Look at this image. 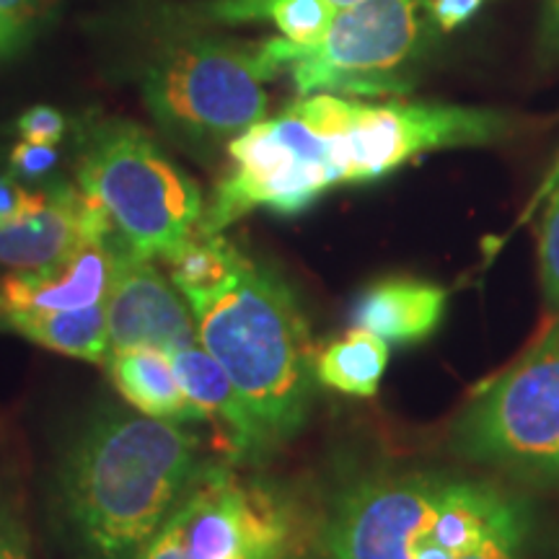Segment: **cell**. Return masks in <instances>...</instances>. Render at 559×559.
<instances>
[{
    "mask_svg": "<svg viewBox=\"0 0 559 559\" xmlns=\"http://www.w3.org/2000/svg\"><path fill=\"white\" fill-rule=\"evenodd\" d=\"M187 304L200 345L239 391L262 456L296 438L319 381L309 321L285 277L249 260L226 288Z\"/></svg>",
    "mask_w": 559,
    "mask_h": 559,
    "instance_id": "obj_2",
    "label": "cell"
},
{
    "mask_svg": "<svg viewBox=\"0 0 559 559\" xmlns=\"http://www.w3.org/2000/svg\"><path fill=\"white\" fill-rule=\"evenodd\" d=\"M0 330H5V300L0 296Z\"/></svg>",
    "mask_w": 559,
    "mask_h": 559,
    "instance_id": "obj_33",
    "label": "cell"
},
{
    "mask_svg": "<svg viewBox=\"0 0 559 559\" xmlns=\"http://www.w3.org/2000/svg\"><path fill=\"white\" fill-rule=\"evenodd\" d=\"M79 187L109 215L132 254L160 262L200 226L205 200L138 124H94L79 151Z\"/></svg>",
    "mask_w": 559,
    "mask_h": 559,
    "instance_id": "obj_5",
    "label": "cell"
},
{
    "mask_svg": "<svg viewBox=\"0 0 559 559\" xmlns=\"http://www.w3.org/2000/svg\"><path fill=\"white\" fill-rule=\"evenodd\" d=\"M111 230L109 215L81 187L55 185L37 213L0 226V264L13 270L47 267Z\"/></svg>",
    "mask_w": 559,
    "mask_h": 559,
    "instance_id": "obj_13",
    "label": "cell"
},
{
    "mask_svg": "<svg viewBox=\"0 0 559 559\" xmlns=\"http://www.w3.org/2000/svg\"><path fill=\"white\" fill-rule=\"evenodd\" d=\"M5 330L68 358L96 366L109 358L107 304L58 313H5Z\"/></svg>",
    "mask_w": 559,
    "mask_h": 559,
    "instance_id": "obj_17",
    "label": "cell"
},
{
    "mask_svg": "<svg viewBox=\"0 0 559 559\" xmlns=\"http://www.w3.org/2000/svg\"><path fill=\"white\" fill-rule=\"evenodd\" d=\"M45 202L47 190H29L13 174H0V226H11L21 218H29Z\"/></svg>",
    "mask_w": 559,
    "mask_h": 559,
    "instance_id": "obj_23",
    "label": "cell"
},
{
    "mask_svg": "<svg viewBox=\"0 0 559 559\" xmlns=\"http://www.w3.org/2000/svg\"><path fill=\"white\" fill-rule=\"evenodd\" d=\"M485 3L487 0H430L432 24L440 32H453L464 26L472 16H477V11Z\"/></svg>",
    "mask_w": 559,
    "mask_h": 559,
    "instance_id": "obj_28",
    "label": "cell"
},
{
    "mask_svg": "<svg viewBox=\"0 0 559 559\" xmlns=\"http://www.w3.org/2000/svg\"><path fill=\"white\" fill-rule=\"evenodd\" d=\"M326 3L332 5V9H347V5H353V3H358V0H326Z\"/></svg>",
    "mask_w": 559,
    "mask_h": 559,
    "instance_id": "obj_32",
    "label": "cell"
},
{
    "mask_svg": "<svg viewBox=\"0 0 559 559\" xmlns=\"http://www.w3.org/2000/svg\"><path fill=\"white\" fill-rule=\"evenodd\" d=\"M16 50V45H13L11 34H9V26H5V19H3V0H0V55H9Z\"/></svg>",
    "mask_w": 559,
    "mask_h": 559,
    "instance_id": "obj_30",
    "label": "cell"
},
{
    "mask_svg": "<svg viewBox=\"0 0 559 559\" xmlns=\"http://www.w3.org/2000/svg\"><path fill=\"white\" fill-rule=\"evenodd\" d=\"M280 70L267 47L192 37L166 47L145 73L143 96L164 130L187 143H218L267 117L264 83Z\"/></svg>",
    "mask_w": 559,
    "mask_h": 559,
    "instance_id": "obj_8",
    "label": "cell"
},
{
    "mask_svg": "<svg viewBox=\"0 0 559 559\" xmlns=\"http://www.w3.org/2000/svg\"><path fill=\"white\" fill-rule=\"evenodd\" d=\"M449 290L417 277H386L358 293L349 321L389 345H415L438 332Z\"/></svg>",
    "mask_w": 559,
    "mask_h": 559,
    "instance_id": "obj_14",
    "label": "cell"
},
{
    "mask_svg": "<svg viewBox=\"0 0 559 559\" xmlns=\"http://www.w3.org/2000/svg\"><path fill=\"white\" fill-rule=\"evenodd\" d=\"M430 24V0H358L334 13L313 45L280 37L264 47L300 96H389L409 88L404 70L423 52Z\"/></svg>",
    "mask_w": 559,
    "mask_h": 559,
    "instance_id": "obj_7",
    "label": "cell"
},
{
    "mask_svg": "<svg viewBox=\"0 0 559 559\" xmlns=\"http://www.w3.org/2000/svg\"><path fill=\"white\" fill-rule=\"evenodd\" d=\"M513 498L443 472L370 474L337 489L321 547L332 559H464Z\"/></svg>",
    "mask_w": 559,
    "mask_h": 559,
    "instance_id": "obj_3",
    "label": "cell"
},
{
    "mask_svg": "<svg viewBox=\"0 0 559 559\" xmlns=\"http://www.w3.org/2000/svg\"><path fill=\"white\" fill-rule=\"evenodd\" d=\"M332 104L334 94H306L230 140V169L215 187L198 228L223 234L254 210L298 215L340 187Z\"/></svg>",
    "mask_w": 559,
    "mask_h": 559,
    "instance_id": "obj_4",
    "label": "cell"
},
{
    "mask_svg": "<svg viewBox=\"0 0 559 559\" xmlns=\"http://www.w3.org/2000/svg\"><path fill=\"white\" fill-rule=\"evenodd\" d=\"M306 544L311 521L288 489L207 461L138 559H285Z\"/></svg>",
    "mask_w": 559,
    "mask_h": 559,
    "instance_id": "obj_6",
    "label": "cell"
},
{
    "mask_svg": "<svg viewBox=\"0 0 559 559\" xmlns=\"http://www.w3.org/2000/svg\"><path fill=\"white\" fill-rule=\"evenodd\" d=\"M451 449L515 477L559 481V321L461 412Z\"/></svg>",
    "mask_w": 559,
    "mask_h": 559,
    "instance_id": "obj_9",
    "label": "cell"
},
{
    "mask_svg": "<svg viewBox=\"0 0 559 559\" xmlns=\"http://www.w3.org/2000/svg\"><path fill=\"white\" fill-rule=\"evenodd\" d=\"M531 536H534V510L526 498L515 495L502 510L498 523L464 559H528Z\"/></svg>",
    "mask_w": 559,
    "mask_h": 559,
    "instance_id": "obj_21",
    "label": "cell"
},
{
    "mask_svg": "<svg viewBox=\"0 0 559 559\" xmlns=\"http://www.w3.org/2000/svg\"><path fill=\"white\" fill-rule=\"evenodd\" d=\"M542 45L544 50L559 55V0H549L547 11H544Z\"/></svg>",
    "mask_w": 559,
    "mask_h": 559,
    "instance_id": "obj_29",
    "label": "cell"
},
{
    "mask_svg": "<svg viewBox=\"0 0 559 559\" xmlns=\"http://www.w3.org/2000/svg\"><path fill=\"white\" fill-rule=\"evenodd\" d=\"M52 3L55 0H3V19L16 50L34 32L37 21L52 9Z\"/></svg>",
    "mask_w": 559,
    "mask_h": 559,
    "instance_id": "obj_26",
    "label": "cell"
},
{
    "mask_svg": "<svg viewBox=\"0 0 559 559\" xmlns=\"http://www.w3.org/2000/svg\"><path fill=\"white\" fill-rule=\"evenodd\" d=\"M202 13L218 24H251V21H272L280 37L293 45H313L334 13L326 0H210Z\"/></svg>",
    "mask_w": 559,
    "mask_h": 559,
    "instance_id": "obj_20",
    "label": "cell"
},
{
    "mask_svg": "<svg viewBox=\"0 0 559 559\" xmlns=\"http://www.w3.org/2000/svg\"><path fill=\"white\" fill-rule=\"evenodd\" d=\"M539 267L542 288L549 306L559 311V185L551 192L549 205L544 210L539 234Z\"/></svg>",
    "mask_w": 559,
    "mask_h": 559,
    "instance_id": "obj_22",
    "label": "cell"
},
{
    "mask_svg": "<svg viewBox=\"0 0 559 559\" xmlns=\"http://www.w3.org/2000/svg\"><path fill=\"white\" fill-rule=\"evenodd\" d=\"M122 239L111 230L91 239L66 260L39 270H16L0 283L5 313H58L107 304Z\"/></svg>",
    "mask_w": 559,
    "mask_h": 559,
    "instance_id": "obj_12",
    "label": "cell"
},
{
    "mask_svg": "<svg viewBox=\"0 0 559 559\" xmlns=\"http://www.w3.org/2000/svg\"><path fill=\"white\" fill-rule=\"evenodd\" d=\"M109 379L120 396L140 415L171 423H202L198 409L187 402L179 386L177 370L171 355L156 347H132L109 353L107 362Z\"/></svg>",
    "mask_w": 559,
    "mask_h": 559,
    "instance_id": "obj_16",
    "label": "cell"
},
{
    "mask_svg": "<svg viewBox=\"0 0 559 559\" xmlns=\"http://www.w3.org/2000/svg\"><path fill=\"white\" fill-rule=\"evenodd\" d=\"M58 158H60L58 145L29 143V140H21V143L13 145V151H11L9 174H13V177L21 181L39 179L55 169Z\"/></svg>",
    "mask_w": 559,
    "mask_h": 559,
    "instance_id": "obj_24",
    "label": "cell"
},
{
    "mask_svg": "<svg viewBox=\"0 0 559 559\" xmlns=\"http://www.w3.org/2000/svg\"><path fill=\"white\" fill-rule=\"evenodd\" d=\"M109 353L132 347H156L164 353L194 345L198 324L192 309L156 260L120 249L107 296Z\"/></svg>",
    "mask_w": 559,
    "mask_h": 559,
    "instance_id": "obj_11",
    "label": "cell"
},
{
    "mask_svg": "<svg viewBox=\"0 0 559 559\" xmlns=\"http://www.w3.org/2000/svg\"><path fill=\"white\" fill-rule=\"evenodd\" d=\"M68 122L58 109L52 107H32L29 111L19 117V132L21 140H29V143H47L58 145L66 138Z\"/></svg>",
    "mask_w": 559,
    "mask_h": 559,
    "instance_id": "obj_25",
    "label": "cell"
},
{
    "mask_svg": "<svg viewBox=\"0 0 559 559\" xmlns=\"http://www.w3.org/2000/svg\"><path fill=\"white\" fill-rule=\"evenodd\" d=\"M389 342L373 332L358 330L334 340L313 358V373L321 386H330L340 394L370 400L379 394L383 373L389 368Z\"/></svg>",
    "mask_w": 559,
    "mask_h": 559,
    "instance_id": "obj_18",
    "label": "cell"
},
{
    "mask_svg": "<svg viewBox=\"0 0 559 559\" xmlns=\"http://www.w3.org/2000/svg\"><path fill=\"white\" fill-rule=\"evenodd\" d=\"M285 559H332L330 551H326L324 547H311V544H306L304 549H298L296 555L285 557Z\"/></svg>",
    "mask_w": 559,
    "mask_h": 559,
    "instance_id": "obj_31",
    "label": "cell"
},
{
    "mask_svg": "<svg viewBox=\"0 0 559 559\" xmlns=\"http://www.w3.org/2000/svg\"><path fill=\"white\" fill-rule=\"evenodd\" d=\"M513 120L453 104H366L337 96L334 138L342 185L389 177L425 153L472 148L506 138Z\"/></svg>",
    "mask_w": 559,
    "mask_h": 559,
    "instance_id": "obj_10",
    "label": "cell"
},
{
    "mask_svg": "<svg viewBox=\"0 0 559 559\" xmlns=\"http://www.w3.org/2000/svg\"><path fill=\"white\" fill-rule=\"evenodd\" d=\"M169 267L171 283L187 300L205 298L234 283L249 264V257L230 243L223 234H205L194 228L171 254L160 260Z\"/></svg>",
    "mask_w": 559,
    "mask_h": 559,
    "instance_id": "obj_19",
    "label": "cell"
},
{
    "mask_svg": "<svg viewBox=\"0 0 559 559\" xmlns=\"http://www.w3.org/2000/svg\"><path fill=\"white\" fill-rule=\"evenodd\" d=\"M207 461L171 419L104 409L75 432L55 477V506L81 559H138Z\"/></svg>",
    "mask_w": 559,
    "mask_h": 559,
    "instance_id": "obj_1",
    "label": "cell"
},
{
    "mask_svg": "<svg viewBox=\"0 0 559 559\" xmlns=\"http://www.w3.org/2000/svg\"><path fill=\"white\" fill-rule=\"evenodd\" d=\"M179 386L202 423L218 425L230 459H262L254 425L228 373L200 342L171 355Z\"/></svg>",
    "mask_w": 559,
    "mask_h": 559,
    "instance_id": "obj_15",
    "label": "cell"
},
{
    "mask_svg": "<svg viewBox=\"0 0 559 559\" xmlns=\"http://www.w3.org/2000/svg\"><path fill=\"white\" fill-rule=\"evenodd\" d=\"M0 559H32L29 531L9 506H0Z\"/></svg>",
    "mask_w": 559,
    "mask_h": 559,
    "instance_id": "obj_27",
    "label": "cell"
}]
</instances>
